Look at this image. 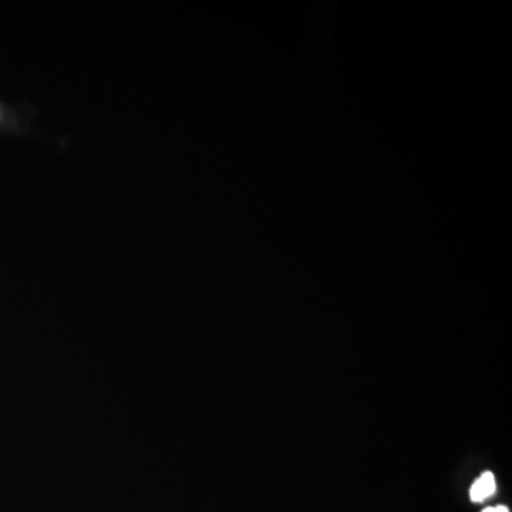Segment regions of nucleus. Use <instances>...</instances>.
Instances as JSON below:
<instances>
[{
  "instance_id": "1",
  "label": "nucleus",
  "mask_w": 512,
  "mask_h": 512,
  "mask_svg": "<svg viewBox=\"0 0 512 512\" xmlns=\"http://www.w3.org/2000/svg\"><path fill=\"white\" fill-rule=\"evenodd\" d=\"M497 490V484H495L494 474L490 471H485L481 474L480 478L474 481V484L470 488V498L474 503H483V501L490 498L491 495Z\"/></svg>"
},
{
  "instance_id": "2",
  "label": "nucleus",
  "mask_w": 512,
  "mask_h": 512,
  "mask_svg": "<svg viewBox=\"0 0 512 512\" xmlns=\"http://www.w3.org/2000/svg\"><path fill=\"white\" fill-rule=\"evenodd\" d=\"M483 512H510L504 505H498V507L485 508Z\"/></svg>"
}]
</instances>
